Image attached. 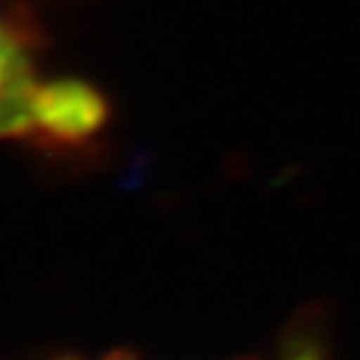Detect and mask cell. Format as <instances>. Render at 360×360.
<instances>
[{
	"mask_svg": "<svg viewBox=\"0 0 360 360\" xmlns=\"http://www.w3.org/2000/svg\"><path fill=\"white\" fill-rule=\"evenodd\" d=\"M96 117L94 94L72 84L39 82L27 51L6 27H0V139H78L96 127Z\"/></svg>",
	"mask_w": 360,
	"mask_h": 360,
	"instance_id": "6da1fadb",
	"label": "cell"
},
{
	"mask_svg": "<svg viewBox=\"0 0 360 360\" xmlns=\"http://www.w3.org/2000/svg\"><path fill=\"white\" fill-rule=\"evenodd\" d=\"M285 360H324V357H321V352H319V345H315V342H297L288 352Z\"/></svg>",
	"mask_w": 360,
	"mask_h": 360,
	"instance_id": "7a4b0ae2",
	"label": "cell"
}]
</instances>
